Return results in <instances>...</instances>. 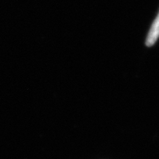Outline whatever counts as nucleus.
I'll return each instance as SVG.
<instances>
[{"label":"nucleus","instance_id":"1","mask_svg":"<svg viewBox=\"0 0 159 159\" xmlns=\"http://www.w3.org/2000/svg\"><path fill=\"white\" fill-rule=\"evenodd\" d=\"M159 38V11L158 15L152 22L147 36L145 44L150 47L153 46Z\"/></svg>","mask_w":159,"mask_h":159}]
</instances>
